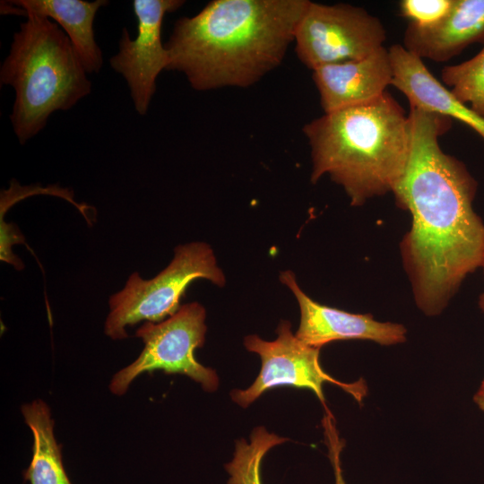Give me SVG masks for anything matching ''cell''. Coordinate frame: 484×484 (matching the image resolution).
<instances>
[{
    "instance_id": "6da1fadb",
    "label": "cell",
    "mask_w": 484,
    "mask_h": 484,
    "mask_svg": "<svg viewBox=\"0 0 484 484\" xmlns=\"http://www.w3.org/2000/svg\"><path fill=\"white\" fill-rule=\"evenodd\" d=\"M409 117L410 155L392 193L412 218L400 247L415 302L427 315H436L463 279L482 266L484 223L472 207L477 181L439 144L452 119L418 108Z\"/></svg>"
},
{
    "instance_id": "7a4b0ae2",
    "label": "cell",
    "mask_w": 484,
    "mask_h": 484,
    "mask_svg": "<svg viewBox=\"0 0 484 484\" xmlns=\"http://www.w3.org/2000/svg\"><path fill=\"white\" fill-rule=\"evenodd\" d=\"M309 0H213L181 17L164 44L167 70L195 91L246 88L277 68Z\"/></svg>"
},
{
    "instance_id": "3957f363",
    "label": "cell",
    "mask_w": 484,
    "mask_h": 484,
    "mask_svg": "<svg viewBox=\"0 0 484 484\" xmlns=\"http://www.w3.org/2000/svg\"><path fill=\"white\" fill-rule=\"evenodd\" d=\"M312 159L311 182L327 174L352 206L393 192L411 150L409 114L386 91L378 99L315 118L303 126Z\"/></svg>"
},
{
    "instance_id": "277c9868",
    "label": "cell",
    "mask_w": 484,
    "mask_h": 484,
    "mask_svg": "<svg viewBox=\"0 0 484 484\" xmlns=\"http://www.w3.org/2000/svg\"><path fill=\"white\" fill-rule=\"evenodd\" d=\"M86 73L65 31L28 13L0 69L1 84L15 91L10 120L20 143L39 133L53 112L68 110L91 93Z\"/></svg>"
},
{
    "instance_id": "5b68a950",
    "label": "cell",
    "mask_w": 484,
    "mask_h": 484,
    "mask_svg": "<svg viewBox=\"0 0 484 484\" xmlns=\"http://www.w3.org/2000/svg\"><path fill=\"white\" fill-rule=\"evenodd\" d=\"M197 279L217 286L226 282L211 246L191 242L177 246L169 264L152 279L134 272L125 287L109 298L104 332L113 340L127 337L126 327L141 321L159 323L176 313L186 288Z\"/></svg>"
},
{
    "instance_id": "8992f818",
    "label": "cell",
    "mask_w": 484,
    "mask_h": 484,
    "mask_svg": "<svg viewBox=\"0 0 484 484\" xmlns=\"http://www.w3.org/2000/svg\"><path fill=\"white\" fill-rule=\"evenodd\" d=\"M205 308L197 302L180 306L172 315L159 323L145 322L137 329L144 347L138 358L117 372L109 385L116 395H123L140 375L154 370L185 375L207 392L219 386L216 372L199 363L194 351L205 341Z\"/></svg>"
},
{
    "instance_id": "52a82bcc",
    "label": "cell",
    "mask_w": 484,
    "mask_h": 484,
    "mask_svg": "<svg viewBox=\"0 0 484 484\" xmlns=\"http://www.w3.org/2000/svg\"><path fill=\"white\" fill-rule=\"evenodd\" d=\"M386 31L380 19L349 4L309 2L294 36L295 52L312 71L364 59L384 47Z\"/></svg>"
},
{
    "instance_id": "ba28073f",
    "label": "cell",
    "mask_w": 484,
    "mask_h": 484,
    "mask_svg": "<svg viewBox=\"0 0 484 484\" xmlns=\"http://www.w3.org/2000/svg\"><path fill=\"white\" fill-rule=\"evenodd\" d=\"M276 333L277 338L271 341L255 334L245 337L246 349L259 355L261 369L249 387L231 392L234 402L246 408L268 390L290 386L312 391L325 409L323 387L326 383L341 387L359 402L366 396L364 380L345 383L327 374L320 364V349L298 340L292 333L289 321H281Z\"/></svg>"
},
{
    "instance_id": "9c48e42d",
    "label": "cell",
    "mask_w": 484,
    "mask_h": 484,
    "mask_svg": "<svg viewBox=\"0 0 484 484\" xmlns=\"http://www.w3.org/2000/svg\"><path fill=\"white\" fill-rule=\"evenodd\" d=\"M182 0H134L137 35L132 39L123 28L118 52L109 59L111 67L127 82L135 110L146 115L156 91L159 74L169 66V53L162 44L161 28L167 13L184 4Z\"/></svg>"
},
{
    "instance_id": "30bf717a",
    "label": "cell",
    "mask_w": 484,
    "mask_h": 484,
    "mask_svg": "<svg viewBox=\"0 0 484 484\" xmlns=\"http://www.w3.org/2000/svg\"><path fill=\"white\" fill-rule=\"evenodd\" d=\"M280 281L299 306L300 322L295 335L309 346L321 349L340 340H367L385 346L406 341L407 330L402 324L379 322L371 314H353L313 300L300 289L291 271L282 272Z\"/></svg>"
},
{
    "instance_id": "8fae6325",
    "label": "cell",
    "mask_w": 484,
    "mask_h": 484,
    "mask_svg": "<svg viewBox=\"0 0 484 484\" xmlns=\"http://www.w3.org/2000/svg\"><path fill=\"white\" fill-rule=\"evenodd\" d=\"M312 78L324 113L371 102L392 83L389 50L382 47L361 60L317 67Z\"/></svg>"
},
{
    "instance_id": "7c38bea8",
    "label": "cell",
    "mask_w": 484,
    "mask_h": 484,
    "mask_svg": "<svg viewBox=\"0 0 484 484\" xmlns=\"http://www.w3.org/2000/svg\"><path fill=\"white\" fill-rule=\"evenodd\" d=\"M388 50L393 67L391 85L405 95L411 108L459 120L484 140V118L444 86L428 69L423 59L402 45L394 44Z\"/></svg>"
},
{
    "instance_id": "4fadbf2b",
    "label": "cell",
    "mask_w": 484,
    "mask_h": 484,
    "mask_svg": "<svg viewBox=\"0 0 484 484\" xmlns=\"http://www.w3.org/2000/svg\"><path fill=\"white\" fill-rule=\"evenodd\" d=\"M474 43L484 45V0H454L447 14L431 26L408 23L402 46L421 59L445 62Z\"/></svg>"
},
{
    "instance_id": "5bb4252c",
    "label": "cell",
    "mask_w": 484,
    "mask_h": 484,
    "mask_svg": "<svg viewBox=\"0 0 484 484\" xmlns=\"http://www.w3.org/2000/svg\"><path fill=\"white\" fill-rule=\"evenodd\" d=\"M24 10L52 19L67 35L87 73H99L103 63L93 30L98 10L108 4L106 0H15L11 1Z\"/></svg>"
},
{
    "instance_id": "9a60e30c",
    "label": "cell",
    "mask_w": 484,
    "mask_h": 484,
    "mask_svg": "<svg viewBox=\"0 0 484 484\" xmlns=\"http://www.w3.org/2000/svg\"><path fill=\"white\" fill-rule=\"evenodd\" d=\"M22 413L33 435V454L23 472L24 480L30 484H72L64 468L48 404L42 400L33 401L22 407Z\"/></svg>"
},
{
    "instance_id": "2e32d148",
    "label": "cell",
    "mask_w": 484,
    "mask_h": 484,
    "mask_svg": "<svg viewBox=\"0 0 484 484\" xmlns=\"http://www.w3.org/2000/svg\"><path fill=\"white\" fill-rule=\"evenodd\" d=\"M288 440L268 432L264 427L253 430L249 443L243 438L238 440L233 458L225 465L229 475L227 484H263L261 465L264 455Z\"/></svg>"
},
{
    "instance_id": "e0dca14e",
    "label": "cell",
    "mask_w": 484,
    "mask_h": 484,
    "mask_svg": "<svg viewBox=\"0 0 484 484\" xmlns=\"http://www.w3.org/2000/svg\"><path fill=\"white\" fill-rule=\"evenodd\" d=\"M441 80L461 102L484 118V47L472 58L445 66Z\"/></svg>"
},
{
    "instance_id": "ac0fdd59",
    "label": "cell",
    "mask_w": 484,
    "mask_h": 484,
    "mask_svg": "<svg viewBox=\"0 0 484 484\" xmlns=\"http://www.w3.org/2000/svg\"><path fill=\"white\" fill-rule=\"evenodd\" d=\"M454 0H402L399 4L400 14L409 23L428 27L441 21L449 12Z\"/></svg>"
},
{
    "instance_id": "d6986e66",
    "label": "cell",
    "mask_w": 484,
    "mask_h": 484,
    "mask_svg": "<svg viewBox=\"0 0 484 484\" xmlns=\"http://www.w3.org/2000/svg\"><path fill=\"white\" fill-rule=\"evenodd\" d=\"M322 426L324 428L325 445L328 449V457L333 470L334 484H346L341 461V451L345 444L339 436L334 418L328 409L325 410Z\"/></svg>"
},
{
    "instance_id": "ffe728a7",
    "label": "cell",
    "mask_w": 484,
    "mask_h": 484,
    "mask_svg": "<svg viewBox=\"0 0 484 484\" xmlns=\"http://www.w3.org/2000/svg\"><path fill=\"white\" fill-rule=\"evenodd\" d=\"M16 243L26 244L23 235L19 229L12 223H6L1 219V245L0 258L7 264H13L17 270L24 268L22 262L12 252V246Z\"/></svg>"
},
{
    "instance_id": "44dd1931",
    "label": "cell",
    "mask_w": 484,
    "mask_h": 484,
    "mask_svg": "<svg viewBox=\"0 0 484 484\" xmlns=\"http://www.w3.org/2000/svg\"><path fill=\"white\" fill-rule=\"evenodd\" d=\"M473 401L480 410L484 411V379L482 380L478 391L473 396Z\"/></svg>"
},
{
    "instance_id": "7402d4cb",
    "label": "cell",
    "mask_w": 484,
    "mask_h": 484,
    "mask_svg": "<svg viewBox=\"0 0 484 484\" xmlns=\"http://www.w3.org/2000/svg\"><path fill=\"white\" fill-rule=\"evenodd\" d=\"M482 267L484 269V259H483V264H482ZM479 306H480V308L484 312V293H482L480 297V299H479Z\"/></svg>"
}]
</instances>
